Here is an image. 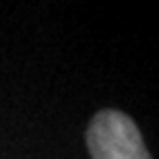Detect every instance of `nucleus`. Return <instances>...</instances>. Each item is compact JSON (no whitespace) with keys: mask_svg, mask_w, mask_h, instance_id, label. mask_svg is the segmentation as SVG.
I'll return each mask as SVG.
<instances>
[{"mask_svg":"<svg viewBox=\"0 0 159 159\" xmlns=\"http://www.w3.org/2000/svg\"><path fill=\"white\" fill-rule=\"evenodd\" d=\"M91 159H151L136 124L118 110L95 114L87 130Z\"/></svg>","mask_w":159,"mask_h":159,"instance_id":"f257e3e1","label":"nucleus"}]
</instances>
